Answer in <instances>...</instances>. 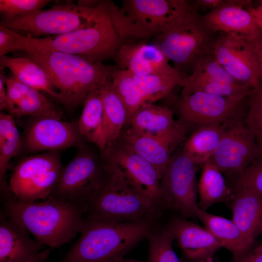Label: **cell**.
Returning a JSON list of instances; mask_svg holds the SVG:
<instances>
[{"label":"cell","instance_id":"obj_1","mask_svg":"<svg viewBox=\"0 0 262 262\" xmlns=\"http://www.w3.org/2000/svg\"><path fill=\"white\" fill-rule=\"evenodd\" d=\"M1 203L0 213L21 224L42 245L58 247L85 226L84 208L66 200L49 196L41 202L12 198Z\"/></svg>","mask_w":262,"mask_h":262},{"label":"cell","instance_id":"obj_2","mask_svg":"<svg viewBox=\"0 0 262 262\" xmlns=\"http://www.w3.org/2000/svg\"><path fill=\"white\" fill-rule=\"evenodd\" d=\"M26 56L40 65L47 73L62 104L73 108L82 103L91 92L98 90L111 77L115 67L101 61L59 51L28 49Z\"/></svg>","mask_w":262,"mask_h":262},{"label":"cell","instance_id":"obj_3","mask_svg":"<svg viewBox=\"0 0 262 262\" xmlns=\"http://www.w3.org/2000/svg\"><path fill=\"white\" fill-rule=\"evenodd\" d=\"M154 222L113 223L85 216L80 237L59 262H116L147 237Z\"/></svg>","mask_w":262,"mask_h":262},{"label":"cell","instance_id":"obj_4","mask_svg":"<svg viewBox=\"0 0 262 262\" xmlns=\"http://www.w3.org/2000/svg\"><path fill=\"white\" fill-rule=\"evenodd\" d=\"M109 2L102 0L88 25L69 33L39 38L20 34L23 51L33 49L59 51L78 55L92 62L114 59L123 41L112 23L108 11Z\"/></svg>","mask_w":262,"mask_h":262},{"label":"cell","instance_id":"obj_5","mask_svg":"<svg viewBox=\"0 0 262 262\" xmlns=\"http://www.w3.org/2000/svg\"><path fill=\"white\" fill-rule=\"evenodd\" d=\"M105 162L106 177L87 202L85 216L113 223L155 221L160 207L137 191L117 166Z\"/></svg>","mask_w":262,"mask_h":262},{"label":"cell","instance_id":"obj_6","mask_svg":"<svg viewBox=\"0 0 262 262\" xmlns=\"http://www.w3.org/2000/svg\"><path fill=\"white\" fill-rule=\"evenodd\" d=\"M184 0H124L120 6L110 1L113 26L123 41L156 37L195 10Z\"/></svg>","mask_w":262,"mask_h":262},{"label":"cell","instance_id":"obj_7","mask_svg":"<svg viewBox=\"0 0 262 262\" xmlns=\"http://www.w3.org/2000/svg\"><path fill=\"white\" fill-rule=\"evenodd\" d=\"M201 16L195 9L153 40L183 77L186 70L192 73L198 60L211 52L216 38Z\"/></svg>","mask_w":262,"mask_h":262},{"label":"cell","instance_id":"obj_8","mask_svg":"<svg viewBox=\"0 0 262 262\" xmlns=\"http://www.w3.org/2000/svg\"><path fill=\"white\" fill-rule=\"evenodd\" d=\"M87 142L77 148L75 156L64 167L49 195L84 209L88 200L102 183L107 172L106 164L100 150H94Z\"/></svg>","mask_w":262,"mask_h":262},{"label":"cell","instance_id":"obj_9","mask_svg":"<svg viewBox=\"0 0 262 262\" xmlns=\"http://www.w3.org/2000/svg\"><path fill=\"white\" fill-rule=\"evenodd\" d=\"M64 168L60 151L42 152L21 159L8 181L13 198L29 202L47 198Z\"/></svg>","mask_w":262,"mask_h":262},{"label":"cell","instance_id":"obj_10","mask_svg":"<svg viewBox=\"0 0 262 262\" xmlns=\"http://www.w3.org/2000/svg\"><path fill=\"white\" fill-rule=\"evenodd\" d=\"M97 8L83 7L67 1L31 15L2 19L0 26L26 32L36 38L59 35L88 25L94 18Z\"/></svg>","mask_w":262,"mask_h":262},{"label":"cell","instance_id":"obj_11","mask_svg":"<svg viewBox=\"0 0 262 262\" xmlns=\"http://www.w3.org/2000/svg\"><path fill=\"white\" fill-rule=\"evenodd\" d=\"M245 100L197 92L180 96L176 108L186 127L198 128L244 118Z\"/></svg>","mask_w":262,"mask_h":262},{"label":"cell","instance_id":"obj_12","mask_svg":"<svg viewBox=\"0 0 262 262\" xmlns=\"http://www.w3.org/2000/svg\"><path fill=\"white\" fill-rule=\"evenodd\" d=\"M196 171L197 166L182 152L173 155L160 180L161 204L183 218L196 217Z\"/></svg>","mask_w":262,"mask_h":262},{"label":"cell","instance_id":"obj_13","mask_svg":"<svg viewBox=\"0 0 262 262\" xmlns=\"http://www.w3.org/2000/svg\"><path fill=\"white\" fill-rule=\"evenodd\" d=\"M259 156L254 138L243 118L228 124L208 162L222 173L237 177Z\"/></svg>","mask_w":262,"mask_h":262},{"label":"cell","instance_id":"obj_14","mask_svg":"<svg viewBox=\"0 0 262 262\" xmlns=\"http://www.w3.org/2000/svg\"><path fill=\"white\" fill-rule=\"evenodd\" d=\"M87 142L80 132L77 121L55 117H33L22 138L20 153H35L78 147Z\"/></svg>","mask_w":262,"mask_h":262},{"label":"cell","instance_id":"obj_15","mask_svg":"<svg viewBox=\"0 0 262 262\" xmlns=\"http://www.w3.org/2000/svg\"><path fill=\"white\" fill-rule=\"evenodd\" d=\"M180 86L182 88L180 96L198 92L243 100L247 98L252 89L236 81L217 62L211 52L198 60L193 72L183 77Z\"/></svg>","mask_w":262,"mask_h":262},{"label":"cell","instance_id":"obj_16","mask_svg":"<svg viewBox=\"0 0 262 262\" xmlns=\"http://www.w3.org/2000/svg\"><path fill=\"white\" fill-rule=\"evenodd\" d=\"M103 159L117 166L141 194L160 207V180L155 167L119 138L100 151Z\"/></svg>","mask_w":262,"mask_h":262},{"label":"cell","instance_id":"obj_17","mask_svg":"<svg viewBox=\"0 0 262 262\" xmlns=\"http://www.w3.org/2000/svg\"><path fill=\"white\" fill-rule=\"evenodd\" d=\"M211 52L217 62L236 81L252 89L259 84L257 63L244 38L220 33L215 39Z\"/></svg>","mask_w":262,"mask_h":262},{"label":"cell","instance_id":"obj_18","mask_svg":"<svg viewBox=\"0 0 262 262\" xmlns=\"http://www.w3.org/2000/svg\"><path fill=\"white\" fill-rule=\"evenodd\" d=\"M185 132L186 126L181 122L178 127L163 134L134 135L125 132L119 138L155 167L161 180L173 150L184 139Z\"/></svg>","mask_w":262,"mask_h":262},{"label":"cell","instance_id":"obj_19","mask_svg":"<svg viewBox=\"0 0 262 262\" xmlns=\"http://www.w3.org/2000/svg\"><path fill=\"white\" fill-rule=\"evenodd\" d=\"M122 68L132 74L144 76L172 74L178 71L155 44L137 41H123L114 58Z\"/></svg>","mask_w":262,"mask_h":262},{"label":"cell","instance_id":"obj_20","mask_svg":"<svg viewBox=\"0 0 262 262\" xmlns=\"http://www.w3.org/2000/svg\"><path fill=\"white\" fill-rule=\"evenodd\" d=\"M251 0H240L202 16L204 24L213 32L235 34L244 39H252L262 35V31L253 17L244 6Z\"/></svg>","mask_w":262,"mask_h":262},{"label":"cell","instance_id":"obj_21","mask_svg":"<svg viewBox=\"0 0 262 262\" xmlns=\"http://www.w3.org/2000/svg\"><path fill=\"white\" fill-rule=\"evenodd\" d=\"M166 228L190 260L198 261L212 257L213 254L222 247L219 242L208 229L184 218L173 219Z\"/></svg>","mask_w":262,"mask_h":262},{"label":"cell","instance_id":"obj_22","mask_svg":"<svg viewBox=\"0 0 262 262\" xmlns=\"http://www.w3.org/2000/svg\"><path fill=\"white\" fill-rule=\"evenodd\" d=\"M42 246L21 224L0 213V262H24Z\"/></svg>","mask_w":262,"mask_h":262},{"label":"cell","instance_id":"obj_23","mask_svg":"<svg viewBox=\"0 0 262 262\" xmlns=\"http://www.w3.org/2000/svg\"><path fill=\"white\" fill-rule=\"evenodd\" d=\"M231 199L232 220L253 244L262 224V195L235 187Z\"/></svg>","mask_w":262,"mask_h":262},{"label":"cell","instance_id":"obj_24","mask_svg":"<svg viewBox=\"0 0 262 262\" xmlns=\"http://www.w3.org/2000/svg\"><path fill=\"white\" fill-rule=\"evenodd\" d=\"M180 123L174 119L173 111L169 107L146 102L134 114L126 132L134 135H160L173 130Z\"/></svg>","mask_w":262,"mask_h":262},{"label":"cell","instance_id":"obj_25","mask_svg":"<svg viewBox=\"0 0 262 262\" xmlns=\"http://www.w3.org/2000/svg\"><path fill=\"white\" fill-rule=\"evenodd\" d=\"M196 217L219 242L222 247L229 250L236 260L247 253L253 244L231 220L197 210Z\"/></svg>","mask_w":262,"mask_h":262},{"label":"cell","instance_id":"obj_26","mask_svg":"<svg viewBox=\"0 0 262 262\" xmlns=\"http://www.w3.org/2000/svg\"><path fill=\"white\" fill-rule=\"evenodd\" d=\"M0 70L9 69L12 75L24 84L43 91L62 103V98L54 88L45 70L28 57L0 56Z\"/></svg>","mask_w":262,"mask_h":262},{"label":"cell","instance_id":"obj_27","mask_svg":"<svg viewBox=\"0 0 262 262\" xmlns=\"http://www.w3.org/2000/svg\"><path fill=\"white\" fill-rule=\"evenodd\" d=\"M22 138L14 116L0 113V193L1 202L13 198L6 180L7 171L13 157L20 153Z\"/></svg>","mask_w":262,"mask_h":262},{"label":"cell","instance_id":"obj_28","mask_svg":"<svg viewBox=\"0 0 262 262\" xmlns=\"http://www.w3.org/2000/svg\"><path fill=\"white\" fill-rule=\"evenodd\" d=\"M82 114L77 121L80 133L88 143L101 151L105 147L104 110L98 90L89 93L83 102Z\"/></svg>","mask_w":262,"mask_h":262},{"label":"cell","instance_id":"obj_29","mask_svg":"<svg viewBox=\"0 0 262 262\" xmlns=\"http://www.w3.org/2000/svg\"><path fill=\"white\" fill-rule=\"evenodd\" d=\"M229 122L197 128L185 141L182 153L196 166L203 165L213 154Z\"/></svg>","mask_w":262,"mask_h":262},{"label":"cell","instance_id":"obj_30","mask_svg":"<svg viewBox=\"0 0 262 262\" xmlns=\"http://www.w3.org/2000/svg\"><path fill=\"white\" fill-rule=\"evenodd\" d=\"M104 110L105 147L117 141L128 121V112L123 101L108 80L98 89Z\"/></svg>","mask_w":262,"mask_h":262},{"label":"cell","instance_id":"obj_31","mask_svg":"<svg viewBox=\"0 0 262 262\" xmlns=\"http://www.w3.org/2000/svg\"><path fill=\"white\" fill-rule=\"evenodd\" d=\"M197 190L199 196L198 205L205 211L215 203L229 201L233 195L226 185L222 172L209 162L203 166Z\"/></svg>","mask_w":262,"mask_h":262},{"label":"cell","instance_id":"obj_32","mask_svg":"<svg viewBox=\"0 0 262 262\" xmlns=\"http://www.w3.org/2000/svg\"><path fill=\"white\" fill-rule=\"evenodd\" d=\"M23 97L16 106L13 115L18 117H51L61 119L62 112L41 91L21 82Z\"/></svg>","mask_w":262,"mask_h":262},{"label":"cell","instance_id":"obj_33","mask_svg":"<svg viewBox=\"0 0 262 262\" xmlns=\"http://www.w3.org/2000/svg\"><path fill=\"white\" fill-rule=\"evenodd\" d=\"M132 75L147 102L152 103L168 96L174 87L180 85L183 79L178 72L144 76Z\"/></svg>","mask_w":262,"mask_h":262},{"label":"cell","instance_id":"obj_34","mask_svg":"<svg viewBox=\"0 0 262 262\" xmlns=\"http://www.w3.org/2000/svg\"><path fill=\"white\" fill-rule=\"evenodd\" d=\"M111 78L113 86L124 103L128 112V121H130L135 112L146 99L138 87L133 75L128 70L115 68Z\"/></svg>","mask_w":262,"mask_h":262},{"label":"cell","instance_id":"obj_35","mask_svg":"<svg viewBox=\"0 0 262 262\" xmlns=\"http://www.w3.org/2000/svg\"><path fill=\"white\" fill-rule=\"evenodd\" d=\"M148 242V262H180L173 250L174 240L167 229H153L147 237Z\"/></svg>","mask_w":262,"mask_h":262},{"label":"cell","instance_id":"obj_36","mask_svg":"<svg viewBox=\"0 0 262 262\" xmlns=\"http://www.w3.org/2000/svg\"><path fill=\"white\" fill-rule=\"evenodd\" d=\"M247 99L248 108L243 120L254 138L260 156H262V82L251 90Z\"/></svg>","mask_w":262,"mask_h":262},{"label":"cell","instance_id":"obj_37","mask_svg":"<svg viewBox=\"0 0 262 262\" xmlns=\"http://www.w3.org/2000/svg\"><path fill=\"white\" fill-rule=\"evenodd\" d=\"M49 0H0L3 18L10 19L34 14L50 3Z\"/></svg>","mask_w":262,"mask_h":262},{"label":"cell","instance_id":"obj_38","mask_svg":"<svg viewBox=\"0 0 262 262\" xmlns=\"http://www.w3.org/2000/svg\"><path fill=\"white\" fill-rule=\"evenodd\" d=\"M235 187L245 188L262 195V156L236 177Z\"/></svg>","mask_w":262,"mask_h":262},{"label":"cell","instance_id":"obj_39","mask_svg":"<svg viewBox=\"0 0 262 262\" xmlns=\"http://www.w3.org/2000/svg\"><path fill=\"white\" fill-rule=\"evenodd\" d=\"M21 50L19 33L0 26V56Z\"/></svg>","mask_w":262,"mask_h":262},{"label":"cell","instance_id":"obj_40","mask_svg":"<svg viewBox=\"0 0 262 262\" xmlns=\"http://www.w3.org/2000/svg\"><path fill=\"white\" fill-rule=\"evenodd\" d=\"M5 84L9 106L8 113L13 115L16 106L23 97L21 82L12 75L6 76Z\"/></svg>","mask_w":262,"mask_h":262},{"label":"cell","instance_id":"obj_41","mask_svg":"<svg viewBox=\"0 0 262 262\" xmlns=\"http://www.w3.org/2000/svg\"><path fill=\"white\" fill-rule=\"evenodd\" d=\"M253 55L259 68L260 82H262V35L252 39H244Z\"/></svg>","mask_w":262,"mask_h":262},{"label":"cell","instance_id":"obj_42","mask_svg":"<svg viewBox=\"0 0 262 262\" xmlns=\"http://www.w3.org/2000/svg\"><path fill=\"white\" fill-rule=\"evenodd\" d=\"M240 1V0H196L193 5L197 11L201 8L209 9L211 11L226 5L238 3Z\"/></svg>","mask_w":262,"mask_h":262},{"label":"cell","instance_id":"obj_43","mask_svg":"<svg viewBox=\"0 0 262 262\" xmlns=\"http://www.w3.org/2000/svg\"><path fill=\"white\" fill-rule=\"evenodd\" d=\"M6 75L3 70L0 72V110L9 112V106L7 95L5 80Z\"/></svg>","mask_w":262,"mask_h":262},{"label":"cell","instance_id":"obj_44","mask_svg":"<svg viewBox=\"0 0 262 262\" xmlns=\"http://www.w3.org/2000/svg\"><path fill=\"white\" fill-rule=\"evenodd\" d=\"M236 260V262H262V244Z\"/></svg>","mask_w":262,"mask_h":262},{"label":"cell","instance_id":"obj_45","mask_svg":"<svg viewBox=\"0 0 262 262\" xmlns=\"http://www.w3.org/2000/svg\"><path fill=\"white\" fill-rule=\"evenodd\" d=\"M247 10L262 31V2L259 6L254 8H249Z\"/></svg>","mask_w":262,"mask_h":262},{"label":"cell","instance_id":"obj_46","mask_svg":"<svg viewBox=\"0 0 262 262\" xmlns=\"http://www.w3.org/2000/svg\"><path fill=\"white\" fill-rule=\"evenodd\" d=\"M49 249H44L33 256L29 259L24 262H46L49 258Z\"/></svg>","mask_w":262,"mask_h":262},{"label":"cell","instance_id":"obj_47","mask_svg":"<svg viewBox=\"0 0 262 262\" xmlns=\"http://www.w3.org/2000/svg\"><path fill=\"white\" fill-rule=\"evenodd\" d=\"M102 1L97 0H78L77 4L83 7L94 8L98 7Z\"/></svg>","mask_w":262,"mask_h":262},{"label":"cell","instance_id":"obj_48","mask_svg":"<svg viewBox=\"0 0 262 262\" xmlns=\"http://www.w3.org/2000/svg\"><path fill=\"white\" fill-rule=\"evenodd\" d=\"M116 262H144L139 261L136 260L131 259H126V258H121L118 260Z\"/></svg>","mask_w":262,"mask_h":262},{"label":"cell","instance_id":"obj_49","mask_svg":"<svg viewBox=\"0 0 262 262\" xmlns=\"http://www.w3.org/2000/svg\"><path fill=\"white\" fill-rule=\"evenodd\" d=\"M197 262H213V261L212 257H208V258L198 261H197Z\"/></svg>","mask_w":262,"mask_h":262},{"label":"cell","instance_id":"obj_50","mask_svg":"<svg viewBox=\"0 0 262 262\" xmlns=\"http://www.w3.org/2000/svg\"><path fill=\"white\" fill-rule=\"evenodd\" d=\"M261 231H262V226H261Z\"/></svg>","mask_w":262,"mask_h":262}]
</instances>
